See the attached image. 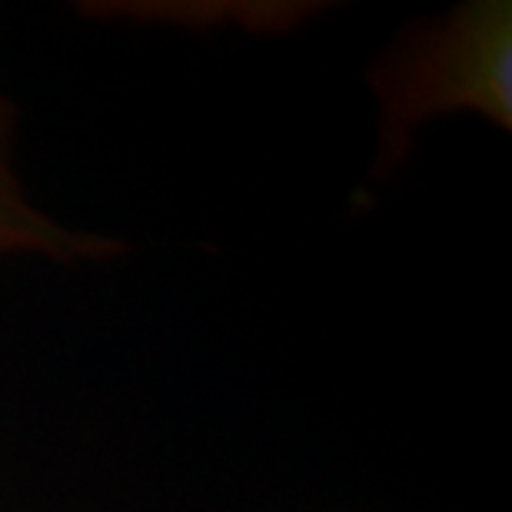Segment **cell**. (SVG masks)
<instances>
[{"mask_svg":"<svg viewBox=\"0 0 512 512\" xmlns=\"http://www.w3.org/2000/svg\"><path fill=\"white\" fill-rule=\"evenodd\" d=\"M512 7L506 0L463 4L399 40L373 70L383 100V157L396 160L419 124L476 110L512 127Z\"/></svg>","mask_w":512,"mask_h":512,"instance_id":"obj_1","label":"cell"},{"mask_svg":"<svg viewBox=\"0 0 512 512\" xmlns=\"http://www.w3.org/2000/svg\"><path fill=\"white\" fill-rule=\"evenodd\" d=\"M14 124V107L0 97V256L4 253H44L54 260H100L124 247L94 233H70L60 223L37 213L20 193L7 167V133Z\"/></svg>","mask_w":512,"mask_h":512,"instance_id":"obj_2","label":"cell"}]
</instances>
